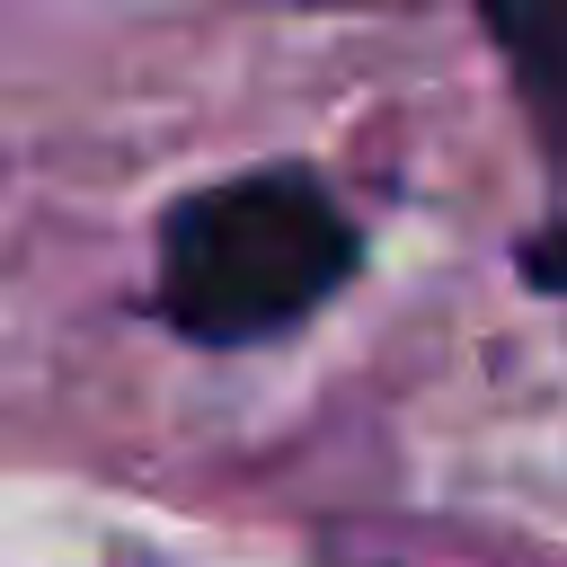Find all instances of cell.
Returning <instances> with one entry per match:
<instances>
[{
	"instance_id": "6da1fadb",
	"label": "cell",
	"mask_w": 567,
	"mask_h": 567,
	"mask_svg": "<svg viewBox=\"0 0 567 567\" xmlns=\"http://www.w3.org/2000/svg\"><path fill=\"white\" fill-rule=\"evenodd\" d=\"M354 266L346 213L292 177L257 168L230 186H204L159 230V310L204 346H248L319 310Z\"/></svg>"
},
{
	"instance_id": "7a4b0ae2",
	"label": "cell",
	"mask_w": 567,
	"mask_h": 567,
	"mask_svg": "<svg viewBox=\"0 0 567 567\" xmlns=\"http://www.w3.org/2000/svg\"><path fill=\"white\" fill-rule=\"evenodd\" d=\"M487 35L532 106V133L567 186V0H487Z\"/></svg>"
}]
</instances>
